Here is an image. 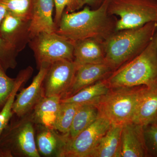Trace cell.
Wrapping results in <instances>:
<instances>
[{
	"instance_id": "cell-1",
	"label": "cell",
	"mask_w": 157,
	"mask_h": 157,
	"mask_svg": "<svg viewBox=\"0 0 157 157\" xmlns=\"http://www.w3.org/2000/svg\"><path fill=\"white\" fill-rule=\"evenodd\" d=\"M108 1L98 9L87 6L81 11H64L56 33L73 42L87 39L105 42L116 32L117 21L108 13Z\"/></svg>"
},
{
	"instance_id": "cell-2",
	"label": "cell",
	"mask_w": 157,
	"mask_h": 157,
	"mask_svg": "<svg viewBox=\"0 0 157 157\" xmlns=\"http://www.w3.org/2000/svg\"><path fill=\"white\" fill-rule=\"evenodd\" d=\"M105 79L110 89L140 86L157 87V30L141 53L113 71Z\"/></svg>"
},
{
	"instance_id": "cell-3",
	"label": "cell",
	"mask_w": 157,
	"mask_h": 157,
	"mask_svg": "<svg viewBox=\"0 0 157 157\" xmlns=\"http://www.w3.org/2000/svg\"><path fill=\"white\" fill-rule=\"evenodd\" d=\"M157 22L116 31L104 42L105 62L113 71L141 53L153 38Z\"/></svg>"
},
{
	"instance_id": "cell-4",
	"label": "cell",
	"mask_w": 157,
	"mask_h": 157,
	"mask_svg": "<svg viewBox=\"0 0 157 157\" xmlns=\"http://www.w3.org/2000/svg\"><path fill=\"white\" fill-rule=\"evenodd\" d=\"M148 88L140 86L111 89L95 105L100 115L112 124L123 125L132 121L137 106Z\"/></svg>"
},
{
	"instance_id": "cell-5",
	"label": "cell",
	"mask_w": 157,
	"mask_h": 157,
	"mask_svg": "<svg viewBox=\"0 0 157 157\" xmlns=\"http://www.w3.org/2000/svg\"><path fill=\"white\" fill-rule=\"evenodd\" d=\"M108 13L118 17L116 31L157 22V0H109Z\"/></svg>"
},
{
	"instance_id": "cell-6",
	"label": "cell",
	"mask_w": 157,
	"mask_h": 157,
	"mask_svg": "<svg viewBox=\"0 0 157 157\" xmlns=\"http://www.w3.org/2000/svg\"><path fill=\"white\" fill-rule=\"evenodd\" d=\"M31 117L8 125L0 137V157H40Z\"/></svg>"
},
{
	"instance_id": "cell-7",
	"label": "cell",
	"mask_w": 157,
	"mask_h": 157,
	"mask_svg": "<svg viewBox=\"0 0 157 157\" xmlns=\"http://www.w3.org/2000/svg\"><path fill=\"white\" fill-rule=\"evenodd\" d=\"M29 44L38 68L49 67L59 61H74V42L56 32L39 34L31 39Z\"/></svg>"
},
{
	"instance_id": "cell-8",
	"label": "cell",
	"mask_w": 157,
	"mask_h": 157,
	"mask_svg": "<svg viewBox=\"0 0 157 157\" xmlns=\"http://www.w3.org/2000/svg\"><path fill=\"white\" fill-rule=\"evenodd\" d=\"M111 123L101 116L77 136L70 139L63 135V142L57 157H90L106 134Z\"/></svg>"
},
{
	"instance_id": "cell-9",
	"label": "cell",
	"mask_w": 157,
	"mask_h": 157,
	"mask_svg": "<svg viewBox=\"0 0 157 157\" xmlns=\"http://www.w3.org/2000/svg\"><path fill=\"white\" fill-rule=\"evenodd\" d=\"M78 65L74 61H59L51 65L43 81L45 97L57 96L61 99L73 83Z\"/></svg>"
},
{
	"instance_id": "cell-10",
	"label": "cell",
	"mask_w": 157,
	"mask_h": 157,
	"mask_svg": "<svg viewBox=\"0 0 157 157\" xmlns=\"http://www.w3.org/2000/svg\"><path fill=\"white\" fill-rule=\"evenodd\" d=\"M49 67L42 66L38 74L28 87L24 89L16 95L12 111L19 117H23L33 110L37 104L45 97L43 81Z\"/></svg>"
},
{
	"instance_id": "cell-11",
	"label": "cell",
	"mask_w": 157,
	"mask_h": 157,
	"mask_svg": "<svg viewBox=\"0 0 157 157\" xmlns=\"http://www.w3.org/2000/svg\"><path fill=\"white\" fill-rule=\"evenodd\" d=\"M29 25L30 21L9 12L0 26V36L19 52L31 40Z\"/></svg>"
},
{
	"instance_id": "cell-12",
	"label": "cell",
	"mask_w": 157,
	"mask_h": 157,
	"mask_svg": "<svg viewBox=\"0 0 157 157\" xmlns=\"http://www.w3.org/2000/svg\"><path fill=\"white\" fill-rule=\"evenodd\" d=\"M113 70L105 62L78 65L73 83L62 99L73 96L84 88L107 78Z\"/></svg>"
},
{
	"instance_id": "cell-13",
	"label": "cell",
	"mask_w": 157,
	"mask_h": 157,
	"mask_svg": "<svg viewBox=\"0 0 157 157\" xmlns=\"http://www.w3.org/2000/svg\"><path fill=\"white\" fill-rule=\"evenodd\" d=\"M121 157H148L144 140L143 126L132 122L123 125Z\"/></svg>"
},
{
	"instance_id": "cell-14",
	"label": "cell",
	"mask_w": 157,
	"mask_h": 157,
	"mask_svg": "<svg viewBox=\"0 0 157 157\" xmlns=\"http://www.w3.org/2000/svg\"><path fill=\"white\" fill-rule=\"evenodd\" d=\"M53 0H33V14L29 25L31 39L42 33L56 32L53 18Z\"/></svg>"
},
{
	"instance_id": "cell-15",
	"label": "cell",
	"mask_w": 157,
	"mask_h": 157,
	"mask_svg": "<svg viewBox=\"0 0 157 157\" xmlns=\"http://www.w3.org/2000/svg\"><path fill=\"white\" fill-rule=\"evenodd\" d=\"M74 61L78 65L105 62L104 42L87 39L74 42Z\"/></svg>"
},
{
	"instance_id": "cell-16",
	"label": "cell",
	"mask_w": 157,
	"mask_h": 157,
	"mask_svg": "<svg viewBox=\"0 0 157 157\" xmlns=\"http://www.w3.org/2000/svg\"><path fill=\"white\" fill-rule=\"evenodd\" d=\"M61 99L57 96L44 97L34 108L31 117L34 123L54 130Z\"/></svg>"
},
{
	"instance_id": "cell-17",
	"label": "cell",
	"mask_w": 157,
	"mask_h": 157,
	"mask_svg": "<svg viewBox=\"0 0 157 157\" xmlns=\"http://www.w3.org/2000/svg\"><path fill=\"white\" fill-rule=\"evenodd\" d=\"M123 125L111 124L90 157H121Z\"/></svg>"
},
{
	"instance_id": "cell-18",
	"label": "cell",
	"mask_w": 157,
	"mask_h": 157,
	"mask_svg": "<svg viewBox=\"0 0 157 157\" xmlns=\"http://www.w3.org/2000/svg\"><path fill=\"white\" fill-rule=\"evenodd\" d=\"M132 122L143 126L157 122V87L147 90L137 106Z\"/></svg>"
},
{
	"instance_id": "cell-19",
	"label": "cell",
	"mask_w": 157,
	"mask_h": 157,
	"mask_svg": "<svg viewBox=\"0 0 157 157\" xmlns=\"http://www.w3.org/2000/svg\"><path fill=\"white\" fill-rule=\"evenodd\" d=\"M100 116L98 107L94 104H81L76 111L68 138L72 139L90 126Z\"/></svg>"
},
{
	"instance_id": "cell-20",
	"label": "cell",
	"mask_w": 157,
	"mask_h": 157,
	"mask_svg": "<svg viewBox=\"0 0 157 157\" xmlns=\"http://www.w3.org/2000/svg\"><path fill=\"white\" fill-rule=\"evenodd\" d=\"M110 89L106 79L97 82L84 88L73 96L62 99L61 102L78 104H95L99 99L109 92Z\"/></svg>"
},
{
	"instance_id": "cell-21",
	"label": "cell",
	"mask_w": 157,
	"mask_h": 157,
	"mask_svg": "<svg viewBox=\"0 0 157 157\" xmlns=\"http://www.w3.org/2000/svg\"><path fill=\"white\" fill-rule=\"evenodd\" d=\"M42 126L36 141L38 151L45 156L57 157L63 144V135H59L54 130Z\"/></svg>"
},
{
	"instance_id": "cell-22",
	"label": "cell",
	"mask_w": 157,
	"mask_h": 157,
	"mask_svg": "<svg viewBox=\"0 0 157 157\" xmlns=\"http://www.w3.org/2000/svg\"><path fill=\"white\" fill-rule=\"evenodd\" d=\"M33 68L29 67L20 72L16 78L15 86L6 103L3 105L0 111V137L3 131L9 124V121L13 113L12 111L13 104L17 93L23 85L25 84L33 74Z\"/></svg>"
},
{
	"instance_id": "cell-23",
	"label": "cell",
	"mask_w": 157,
	"mask_h": 157,
	"mask_svg": "<svg viewBox=\"0 0 157 157\" xmlns=\"http://www.w3.org/2000/svg\"><path fill=\"white\" fill-rule=\"evenodd\" d=\"M81 104L61 102L54 130L67 135L75 114Z\"/></svg>"
},
{
	"instance_id": "cell-24",
	"label": "cell",
	"mask_w": 157,
	"mask_h": 157,
	"mask_svg": "<svg viewBox=\"0 0 157 157\" xmlns=\"http://www.w3.org/2000/svg\"><path fill=\"white\" fill-rule=\"evenodd\" d=\"M9 13L26 21H30L33 14V0H0Z\"/></svg>"
},
{
	"instance_id": "cell-25",
	"label": "cell",
	"mask_w": 157,
	"mask_h": 157,
	"mask_svg": "<svg viewBox=\"0 0 157 157\" xmlns=\"http://www.w3.org/2000/svg\"><path fill=\"white\" fill-rule=\"evenodd\" d=\"M18 53L15 48L0 36V65L5 71L16 67Z\"/></svg>"
},
{
	"instance_id": "cell-26",
	"label": "cell",
	"mask_w": 157,
	"mask_h": 157,
	"mask_svg": "<svg viewBox=\"0 0 157 157\" xmlns=\"http://www.w3.org/2000/svg\"><path fill=\"white\" fill-rule=\"evenodd\" d=\"M55 8L54 18L57 29L64 11L73 12L78 11L86 5L85 0H53Z\"/></svg>"
},
{
	"instance_id": "cell-27",
	"label": "cell",
	"mask_w": 157,
	"mask_h": 157,
	"mask_svg": "<svg viewBox=\"0 0 157 157\" xmlns=\"http://www.w3.org/2000/svg\"><path fill=\"white\" fill-rule=\"evenodd\" d=\"M144 135L148 157H157V122L144 126Z\"/></svg>"
},
{
	"instance_id": "cell-28",
	"label": "cell",
	"mask_w": 157,
	"mask_h": 157,
	"mask_svg": "<svg viewBox=\"0 0 157 157\" xmlns=\"http://www.w3.org/2000/svg\"><path fill=\"white\" fill-rule=\"evenodd\" d=\"M16 78H10L0 65V107L6 103L14 89Z\"/></svg>"
},
{
	"instance_id": "cell-29",
	"label": "cell",
	"mask_w": 157,
	"mask_h": 157,
	"mask_svg": "<svg viewBox=\"0 0 157 157\" xmlns=\"http://www.w3.org/2000/svg\"><path fill=\"white\" fill-rule=\"evenodd\" d=\"M107 0H85L86 5L92 9H96L100 7Z\"/></svg>"
},
{
	"instance_id": "cell-30",
	"label": "cell",
	"mask_w": 157,
	"mask_h": 157,
	"mask_svg": "<svg viewBox=\"0 0 157 157\" xmlns=\"http://www.w3.org/2000/svg\"><path fill=\"white\" fill-rule=\"evenodd\" d=\"M8 13L9 11L7 7L2 2H0V26Z\"/></svg>"
}]
</instances>
